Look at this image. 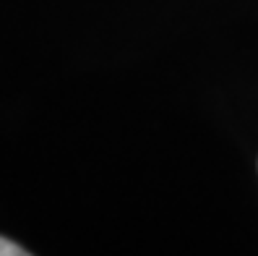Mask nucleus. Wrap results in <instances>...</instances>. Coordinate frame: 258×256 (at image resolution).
<instances>
[{"label":"nucleus","instance_id":"1","mask_svg":"<svg viewBox=\"0 0 258 256\" xmlns=\"http://www.w3.org/2000/svg\"><path fill=\"white\" fill-rule=\"evenodd\" d=\"M0 256H29V251L8 238H0Z\"/></svg>","mask_w":258,"mask_h":256}]
</instances>
